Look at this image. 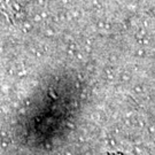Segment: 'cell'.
I'll use <instances>...</instances> for the list:
<instances>
[{
	"label": "cell",
	"mask_w": 155,
	"mask_h": 155,
	"mask_svg": "<svg viewBox=\"0 0 155 155\" xmlns=\"http://www.w3.org/2000/svg\"><path fill=\"white\" fill-rule=\"evenodd\" d=\"M0 12L9 21L15 22L18 18V13H20L18 0H0Z\"/></svg>",
	"instance_id": "obj_1"
}]
</instances>
